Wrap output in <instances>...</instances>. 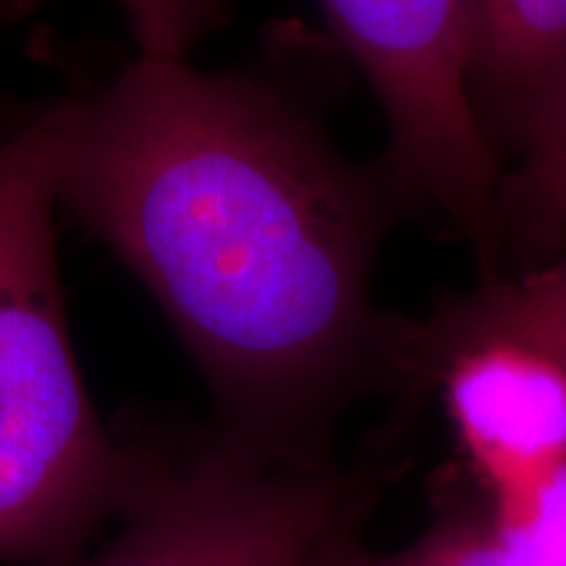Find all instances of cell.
<instances>
[{"mask_svg": "<svg viewBox=\"0 0 566 566\" xmlns=\"http://www.w3.org/2000/svg\"><path fill=\"white\" fill-rule=\"evenodd\" d=\"M359 566H535L522 543L485 506L483 512L449 514L412 548L375 558L365 551Z\"/></svg>", "mask_w": 566, "mask_h": 566, "instance_id": "obj_9", "label": "cell"}, {"mask_svg": "<svg viewBox=\"0 0 566 566\" xmlns=\"http://www.w3.org/2000/svg\"><path fill=\"white\" fill-rule=\"evenodd\" d=\"M55 212L45 103L0 116V564H71L132 483L71 346Z\"/></svg>", "mask_w": 566, "mask_h": 566, "instance_id": "obj_2", "label": "cell"}, {"mask_svg": "<svg viewBox=\"0 0 566 566\" xmlns=\"http://www.w3.org/2000/svg\"><path fill=\"white\" fill-rule=\"evenodd\" d=\"M38 3L40 0H0V30L24 17V13H30Z\"/></svg>", "mask_w": 566, "mask_h": 566, "instance_id": "obj_12", "label": "cell"}, {"mask_svg": "<svg viewBox=\"0 0 566 566\" xmlns=\"http://www.w3.org/2000/svg\"><path fill=\"white\" fill-rule=\"evenodd\" d=\"M467 84L480 124L525 145L566 95V0H467Z\"/></svg>", "mask_w": 566, "mask_h": 566, "instance_id": "obj_6", "label": "cell"}, {"mask_svg": "<svg viewBox=\"0 0 566 566\" xmlns=\"http://www.w3.org/2000/svg\"><path fill=\"white\" fill-rule=\"evenodd\" d=\"M365 516L367 509L352 514L349 520L323 543L321 551H317L313 562L307 566H359L365 556V546L363 541H359V530H363Z\"/></svg>", "mask_w": 566, "mask_h": 566, "instance_id": "obj_11", "label": "cell"}, {"mask_svg": "<svg viewBox=\"0 0 566 566\" xmlns=\"http://www.w3.org/2000/svg\"><path fill=\"white\" fill-rule=\"evenodd\" d=\"M129 19L139 55L189 59L226 17L223 0H116Z\"/></svg>", "mask_w": 566, "mask_h": 566, "instance_id": "obj_10", "label": "cell"}, {"mask_svg": "<svg viewBox=\"0 0 566 566\" xmlns=\"http://www.w3.org/2000/svg\"><path fill=\"white\" fill-rule=\"evenodd\" d=\"M485 342L530 346L566 370V260L520 281H488L430 321L401 323L399 375H438L459 352Z\"/></svg>", "mask_w": 566, "mask_h": 566, "instance_id": "obj_7", "label": "cell"}, {"mask_svg": "<svg viewBox=\"0 0 566 566\" xmlns=\"http://www.w3.org/2000/svg\"><path fill=\"white\" fill-rule=\"evenodd\" d=\"M525 160L501 181V244L546 254L566 242V95L530 132Z\"/></svg>", "mask_w": 566, "mask_h": 566, "instance_id": "obj_8", "label": "cell"}, {"mask_svg": "<svg viewBox=\"0 0 566 566\" xmlns=\"http://www.w3.org/2000/svg\"><path fill=\"white\" fill-rule=\"evenodd\" d=\"M391 126L386 168L491 258L501 174L467 84V0H321Z\"/></svg>", "mask_w": 566, "mask_h": 566, "instance_id": "obj_4", "label": "cell"}, {"mask_svg": "<svg viewBox=\"0 0 566 566\" xmlns=\"http://www.w3.org/2000/svg\"><path fill=\"white\" fill-rule=\"evenodd\" d=\"M45 108L55 205L153 294L218 428L328 457L331 420L396 370L401 323L370 302L391 171L344 158L260 71L137 53Z\"/></svg>", "mask_w": 566, "mask_h": 566, "instance_id": "obj_1", "label": "cell"}, {"mask_svg": "<svg viewBox=\"0 0 566 566\" xmlns=\"http://www.w3.org/2000/svg\"><path fill=\"white\" fill-rule=\"evenodd\" d=\"M443 399L485 493L566 462V370L514 342H485L443 365Z\"/></svg>", "mask_w": 566, "mask_h": 566, "instance_id": "obj_5", "label": "cell"}, {"mask_svg": "<svg viewBox=\"0 0 566 566\" xmlns=\"http://www.w3.org/2000/svg\"><path fill=\"white\" fill-rule=\"evenodd\" d=\"M122 527L66 566H307L349 520L370 509L375 478L328 457L292 459L218 428L129 420Z\"/></svg>", "mask_w": 566, "mask_h": 566, "instance_id": "obj_3", "label": "cell"}]
</instances>
